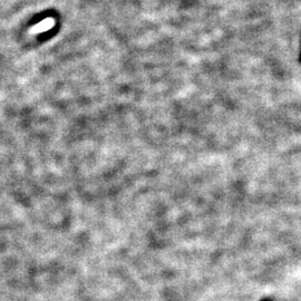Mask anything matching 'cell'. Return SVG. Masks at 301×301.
<instances>
[{"instance_id":"1","label":"cell","mask_w":301,"mask_h":301,"mask_svg":"<svg viewBox=\"0 0 301 301\" xmlns=\"http://www.w3.org/2000/svg\"><path fill=\"white\" fill-rule=\"evenodd\" d=\"M46 21H43V24L41 25H39V26H37V27H35L34 28V30H36V29H39L40 31H44V30H46V29H48L49 27H52V25H53V22H50V24H45Z\"/></svg>"}]
</instances>
